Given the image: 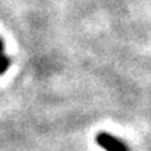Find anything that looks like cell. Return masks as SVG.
Segmentation results:
<instances>
[{"label":"cell","mask_w":151,"mask_h":151,"mask_svg":"<svg viewBox=\"0 0 151 151\" xmlns=\"http://www.w3.org/2000/svg\"><path fill=\"white\" fill-rule=\"evenodd\" d=\"M97 144L105 151H129L123 141L108 132H99L95 137Z\"/></svg>","instance_id":"cell-1"},{"label":"cell","mask_w":151,"mask_h":151,"mask_svg":"<svg viewBox=\"0 0 151 151\" xmlns=\"http://www.w3.org/2000/svg\"><path fill=\"white\" fill-rule=\"evenodd\" d=\"M3 48H4V43H3V41L0 39V53L3 52Z\"/></svg>","instance_id":"cell-3"},{"label":"cell","mask_w":151,"mask_h":151,"mask_svg":"<svg viewBox=\"0 0 151 151\" xmlns=\"http://www.w3.org/2000/svg\"><path fill=\"white\" fill-rule=\"evenodd\" d=\"M10 67V58L4 53H0V74H3Z\"/></svg>","instance_id":"cell-2"}]
</instances>
